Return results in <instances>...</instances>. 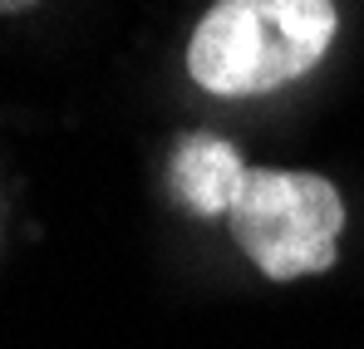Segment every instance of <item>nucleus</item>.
<instances>
[{
	"mask_svg": "<svg viewBox=\"0 0 364 349\" xmlns=\"http://www.w3.org/2000/svg\"><path fill=\"white\" fill-rule=\"evenodd\" d=\"M335 0H217L187 45V74L222 99L271 94L335 45Z\"/></svg>",
	"mask_w": 364,
	"mask_h": 349,
	"instance_id": "f257e3e1",
	"label": "nucleus"
},
{
	"mask_svg": "<svg viewBox=\"0 0 364 349\" xmlns=\"http://www.w3.org/2000/svg\"><path fill=\"white\" fill-rule=\"evenodd\" d=\"M227 227L261 276L301 281L335 266L345 232V197L320 173L251 168L227 212Z\"/></svg>",
	"mask_w": 364,
	"mask_h": 349,
	"instance_id": "f03ea898",
	"label": "nucleus"
},
{
	"mask_svg": "<svg viewBox=\"0 0 364 349\" xmlns=\"http://www.w3.org/2000/svg\"><path fill=\"white\" fill-rule=\"evenodd\" d=\"M168 177H173V197L192 217H227L237 192L246 182V168H242V153L217 138V133H187L178 138L173 148V163H168Z\"/></svg>",
	"mask_w": 364,
	"mask_h": 349,
	"instance_id": "7ed1b4c3",
	"label": "nucleus"
},
{
	"mask_svg": "<svg viewBox=\"0 0 364 349\" xmlns=\"http://www.w3.org/2000/svg\"><path fill=\"white\" fill-rule=\"evenodd\" d=\"M35 0H0V15H20V10H30Z\"/></svg>",
	"mask_w": 364,
	"mask_h": 349,
	"instance_id": "20e7f679",
	"label": "nucleus"
}]
</instances>
